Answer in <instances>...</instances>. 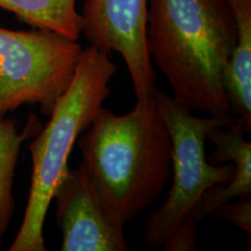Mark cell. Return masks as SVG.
<instances>
[{"mask_svg": "<svg viewBox=\"0 0 251 251\" xmlns=\"http://www.w3.org/2000/svg\"><path fill=\"white\" fill-rule=\"evenodd\" d=\"M147 11L148 0H85L80 13L81 34L91 46L124 58L136 101L149 99L157 81L147 49Z\"/></svg>", "mask_w": 251, "mask_h": 251, "instance_id": "6", "label": "cell"}, {"mask_svg": "<svg viewBox=\"0 0 251 251\" xmlns=\"http://www.w3.org/2000/svg\"><path fill=\"white\" fill-rule=\"evenodd\" d=\"M117 67L108 54L89 46L83 49L70 86L49 115L50 120L29 144L33 163L29 197L24 220L9 251H45L43 227L49 205L79 135L90 127L111 93Z\"/></svg>", "mask_w": 251, "mask_h": 251, "instance_id": "3", "label": "cell"}, {"mask_svg": "<svg viewBox=\"0 0 251 251\" xmlns=\"http://www.w3.org/2000/svg\"><path fill=\"white\" fill-rule=\"evenodd\" d=\"M212 214L219 216L220 219H224L226 221L231 222L250 236L251 197L238 198V201L236 202H226L224 205L219 206Z\"/></svg>", "mask_w": 251, "mask_h": 251, "instance_id": "11", "label": "cell"}, {"mask_svg": "<svg viewBox=\"0 0 251 251\" xmlns=\"http://www.w3.org/2000/svg\"><path fill=\"white\" fill-rule=\"evenodd\" d=\"M62 251H128L122 224L97 192L81 163L68 169L56 188Z\"/></svg>", "mask_w": 251, "mask_h": 251, "instance_id": "7", "label": "cell"}, {"mask_svg": "<svg viewBox=\"0 0 251 251\" xmlns=\"http://www.w3.org/2000/svg\"><path fill=\"white\" fill-rule=\"evenodd\" d=\"M83 47L55 31L0 27V119L24 105L49 117L70 86Z\"/></svg>", "mask_w": 251, "mask_h": 251, "instance_id": "5", "label": "cell"}, {"mask_svg": "<svg viewBox=\"0 0 251 251\" xmlns=\"http://www.w3.org/2000/svg\"><path fill=\"white\" fill-rule=\"evenodd\" d=\"M227 0H148L146 42L172 90L190 111L231 114L224 70L236 43Z\"/></svg>", "mask_w": 251, "mask_h": 251, "instance_id": "1", "label": "cell"}, {"mask_svg": "<svg viewBox=\"0 0 251 251\" xmlns=\"http://www.w3.org/2000/svg\"><path fill=\"white\" fill-rule=\"evenodd\" d=\"M233 9L237 37L225 67L224 86L235 117L251 129V0H227Z\"/></svg>", "mask_w": 251, "mask_h": 251, "instance_id": "8", "label": "cell"}, {"mask_svg": "<svg viewBox=\"0 0 251 251\" xmlns=\"http://www.w3.org/2000/svg\"><path fill=\"white\" fill-rule=\"evenodd\" d=\"M27 136V131L19 133L17 121L13 119H0V243L13 216L15 168L21 143Z\"/></svg>", "mask_w": 251, "mask_h": 251, "instance_id": "10", "label": "cell"}, {"mask_svg": "<svg viewBox=\"0 0 251 251\" xmlns=\"http://www.w3.org/2000/svg\"><path fill=\"white\" fill-rule=\"evenodd\" d=\"M172 142V185L162 206L150 213L142 237L150 247L165 251H193L197 244V222L193 214L207 190L227 185L236 166L230 162L211 164L207 161V135L219 127H229L237 118L231 114L199 118L157 89L153 92Z\"/></svg>", "mask_w": 251, "mask_h": 251, "instance_id": "4", "label": "cell"}, {"mask_svg": "<svg viewBox=\"0 0 251 251\" xmlns=\"http://www.w3.org/2000/svg\"><path fill=\"white\" fill-rule=\"evenodd\" d=\"M77 144L97 192L125 225L151 206L171 178V137L153 94L124 115L101 107Z\"/></svg>", "mask_w": 251, "mask_h": 251, "instance_id": "2", "label": "cell"}, {"mask_svg": "<svg viewBox=\"0 0 251 251\" xmlns=\"http://www.w3.org/2000/svg\"><path fill=\"white\" fill-rule=\"evenodd\" d=\"M77 0H0V7L12 12L36 29L55 31L72 40L81 35V15Z\"/></svg>", "mask_w": 251, "mask_h": 251, "instance_id": "9", "label": "cell"}]
</instances>
